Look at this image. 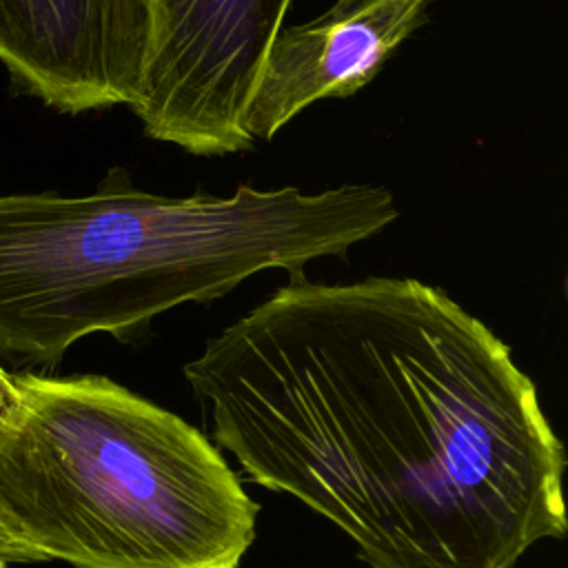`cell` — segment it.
<instances>
[{
	"mask_svg": "<svg viewBox=\"0 0 568 568\" xmlns=\"http://www.w3.org/2000/svg\"><path fill=\"white\" fill-rule=\"evenodd\" d=\"M184 377L211 442L368 568H515L566 535V453L532 379L419 280L293 275Z\"/></svg>",
	"mask_w": 568,
	"mask_h": 568,
	"instance_id": "1",
	"label": "cell"
},
{
	"mask_svg": "<svg viewBox=\"0 0 568 568\" xmlns=\"http://www.w3.org/2000/svg\"><path fill=\"white\" fill-rule=\"evenodd\" d=\"M399 215L393 193L342 184L169 197L113 169L89 195H0V359L55 366L82 337L142 335L153 317L282 268L302 275Z\"/></svg>",
	"mask_w": 568,
	"mask_h": 568,
	"instance_id": "2",
	"label": "cell"
},
{
	"mask_svg": "<svg viewBox=\"0 0 568 568\" xmlns=\"http://www.w3.org/2000/svg\"><path fill=\"white\" fill-rule=\"evenodd\" d=\"M0 546L11 566L237 568L255 504L220 448L102 375L11 373Z\"/></svg>",
	"mask_w": 568,
	"mask_h": 568,
	"instance_id": "3",
	"label": "cell"
},
{
	"mask_svg": "<svg viewBox=\"0 0 568 568\" xmlns=\"http://www.w3.org/2000/svg\"><path fill=\"white\" fill-rule=\"evenodd\" d=\"M291 0H153V51L131 106L146 138L195 155L253 149L242 120Z\"/></svg>",
	"mask_w": 568,
	"mask_h": 568,
	"instance_id": "4",
	"label": "cell"
},
{
	"mask_svg": "<svg viewBox=\"0 0 568 568\" xmlns=\"http://www.w3.org/2000/svg\"><path fill=\"white\" fill-rule=\"evenodd\" d=\"M153 51V0H0V62L47 106H133Z\"/></svg>",
	"mask_w": 568,
	"mask_h": 568,
	"instance_id": "5",
	"label": "cell"
},
{
	"mask_svg": "<svg viewBox=\"0 0 568 568\" xmlns=\"http://www.w3.org/2000/svg\"><path fill=\"white\" fill-rule=\"evenodd\" d=\"M433 0H337L304 24L282 27L260 67L244 133L271 140L317 100L366 87L426 20Z\"/></svg>",
	"mask_w": 568,
	"mask_h": 568,
	"instance_id": "6",
	"label": "cell"
},
{
	"mask_svg": "<svg viewBox=\"0 0 568 568\" xmlns=\"http://www.w3.org/2000/svg\"><path fill=\"white\" fill-rule=\"evenodd\" d=\"M16 404H18V393H16L11 373H7L0 366V417H7L16 408Z\"/></svg>",
	"mask_w": 568,
	"mask_h": 568,
	"instance_id": "7",
	"label": "cell"
},
{
	"mask_svg": "<svg viewBox=\"0 0 568 568\" xmlns=\"http://www.w3.org/2000/svg\"><path fill=\"white\" fill-rule=\"evenodd\" d=\"M0 568H11V564H9V559H7L4 550H2V546H0Z\"/></svg>",
	"mask_w": 568,
	"mask_h": 568,
	"instance_id": "8",
	"label": "cell"
}]
</instances>
